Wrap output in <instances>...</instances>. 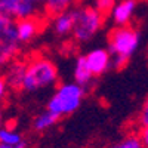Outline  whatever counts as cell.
<instances>
[{
    "mask_svg": "<svg viewBox=\"0 0 148 148\" xmlns=\"http://www.w3.org/2000/svg\"><path fill=\"white\" fill-rule=\"evenodd\" d=\"M58 82V68L49 58L43 55L33 56L27 62L25 79L22 83V90L36 92L55 86Z\"/></svg>",
    "mask_w": 148,
    "mask_h": 148,
    "instance_id": "obj_1",
    "label": "cell"
},
{
    "mask_svg": "<svg viewBox=\"0 0 148 148\" xmlns=\"http://www.w3.org/2000/svg\"><path fill=\"white\" fill-rule=\"evenodd\" d=\"M74 27L73 37L79 43H88L98 34L104 25L105 15L99 12L93 5H84L73 9Z\"/></svg>",
    "mask_w": 148,
    "mask_h": 148,
    "instance_id": "obj_2",
    "label": "cell"
},
{
    "mask_svg": "<svg viewBox=\"0 0 148 148\" xmlns=\"http://www.w3.org/2000/svg\"><path fill=\"white\" fill-rule=\"evenodd\" d=\"M86 95V88L76 82L59 84L47 102V110L59 117L76 113Z\"/></svg>",
    "mask_w": 148,
    "mask_h": 148,
    "instance_id": "obj_3",
    "label": "cell"
},
{
    "mask_svg": "<svg viewBox=\"0 0 148 148\" xmlns=\"http://www.w3.org/2000/svg\"><path fill=\"white\" fill-rule=\"evenodd\" d=\"M141 36L136 28L127 25H117L110 31L108 36V51L111 55L132 56L139 46Z\"/></svg>",
    "mask_w": 148,
    "mask_h": 148,
    "instance_id": "obj_4",
    "label": "cell"
},
{
    "mask_svg": "<svg viewBox=\"0 0 148 148\" xmlns=\"http://www.w3.org/2000/svg\"><path fill=\"white\" fill-rule=\"evenodd\" d=\"M0 10L15 21L39 16L40 5L33 0H0Z\"/></svg>",
    "mask_w": 148,
    "mask_h": 148,
    "instance_id": "obj_5",
    "label": "cell"
},
{
    "mask_svg": "<svg viewBox=\"0 0 148 148\" xmlns=\"http://www.w3.org/2000/svg\"><path fill=\"white\" fill-rule=\"evenodd\" d=\"M21 49V40L16 33V27L8 33L0 34V68L10 64Z\"/></svg>",
    "mask_w": 148,
    "mask_h": 148,
    "instance_id": "obj_6",
    "label": "cell"
},
{
    "mask_svg": "<svg viewBox=\"0 0 148 148\" xmlns=\"http://www.w3.org/2000/svg\"><path fill=\"white\" fill-rule=\"evenodd\" d=\"M86 61H88V65L95 77L102 76L110 70V67H113V55L108 49L102 47H96L88 52L86 53Z\"/></svg>",
    "mask_w": 148,
    "mask_h": 148,
    "instance_id": "obj_7",
    "label": "cell"
},
{
    "mask_svg": "<svg viewBox=\"0 0 148 148\" xmlns=\"http://www.w3.org/2000/svg\"><path fill=\"white\" fill-rule=\"evenodd\" d=\"M40 30H42V21L39 19V16L24 18L16 21V33L21 43H30L40 33Z\"/></svg>",
    "mask_w": 148,
    "mask_h": 148,
    "instance_id": "obj_8",
    "label": "cell"
},
{
    "mask_svg": "<svg viewBox=\"0 0 148 148\" xmlns=\"http://www.w3.org/2000/svg\"><path fill=\"white\" fill-rule=\"evenodd\" d=\"M136 0H120L111 10V19L116 25H127L130 22L135 10H136Z\"/></svg>",
    "mask_w": 148,
    "mask_h": 148,
    "instance_id": "obj_9",
    "label": "cell"
},
{
    "mask_svg": "<svg viewBox=\"0 0 148 148\" xmlns=\"http://www.w3.org/2000/svg\"><path fill=\"white\" fill-rule=\"evenodd\" d=\"M25 70H27V62H22V61H12L10 64H8L5 79L9 88L15 90L22 89V83L25 79Z\"/></svg>",
    "mask_w": 148,
    "mask_h": 148,
    "instance_id": "obj_10",
    "label": "cell"
},
{
    "mask_svg": "<svg viewBox=\"0 0 148 148\" xmlns=\"http://www.w3.org/2000/svg\"><path fill=\"white\" fill-rule=\"evenodd\" d=\"M73 76H74V82L88 88L90 86V83L93 82V74L88 65V61H86V55H82L76 59V64H74V71H73Z\"/></svg>",
    "mask_w": 148,
    "mask_h": 148,
    "instance_id": "obj_11",
    "label": "cell"
},
{
    "mask_svg": "<svg viewBox=\"0 0 148 148\" xmlns=\"http://www.w3.org/2000/svg\"><path fill=\"white\" fill-rule=\"evenodd\" d=\"M73 27H74L73 9L61 12V14L53 16V30L59 37H64V36H68L70 33H73Z\"/></svg>",
    "mask_w": 148,
    "mask_h": 148,
    "instance_id": "obj_12",
    "label": "cell"
},
{
    "mask_svg": "<svg viewBox=\"0 0 148 148\" xmlns=\"http://www.w3.org/2000/svg\"><path fill=\"white\" fill-rule=\"evenodd\" d=\"M59 119H61V117H59L58 114H55V113H52V111L46 110L45 113H40L39 116L34 119L33 127H34L36 132H45V130H47V129H51L52 126H55Z\"/></svg>",
    "mask_w": 148,
    "mask_h": 148,
    "instance_id": "obj_13",
    "label": "cell"
},
{
    "mask_svg": "<svg viewBox=\"0 0 148 148\" xmlns=\"http://www.w3.org/2000/svg\"><path fill=\"white\" fill-rule=\"evenodd\" d=\"M77 0H46L45 2V10L47 15H58L61 12H65V10H70L71 6L76 3Z\"/></svg>",
    "mask_w": 148,
    "mask_h": 148,
    "instance_id": "obj_14",
    "label": "cell"
},
{
    "mask_svg": "<svg viewBox=\"0 0 148 148\" xmlns=\"http://www.w3.org/2000/svg\"><path fill=\"white\" fill-rule=\"evenodd\" d=\"M22 141V136L15 132L12 127H0V142L2 144H8V145H16Z\"/></svg>",
    "mask_w": 148,
    "mask_h": 148,
    "instance_id": "obj_15",
    "label": "cell"
},
{
    "mask_svg": "<svg viewBox=\"0 0 148 148\" xmlns=\"http://www.w3.org/2000/svg\"><path fill=\"white\" fill-rule=\"evenodd\" d=\"M110 148H145L139 135H127L117 144L111 145Z\"/></svg>",
    "mask_w": 148,
    "mask_h": 148,
    "instance_id": "obj_16",
    "label": "cell"
},
{
    "mask_svg": "<svg viewBox=\"0 0 148 148\" xmlns=\"http://www.w3.org/2000/svg\"><path fill=\"white\" fill-rule=\"evenodd\" d=\"M15 27H16V21H15L14 18H10L9 15L3 14V12L0 10V34L14 30Z\"/></svg>",
    "mask_w": 148,
    "mask_h": 148,
    "instance_id": "obj_17",
    "label": "cell"
},
{
    "mask_svg": "<svg viewBox=\"0 0 148 148\" xmlns=\"http://www.w3.org/2000/svg\"><path fill=\"white\" fill-rule=\"evenodd\" d=\"M116 3H117L116 0H93V6L99 12H102L104 15L111 14V10L116 6Z\"/></svg>",
    "mask_w": 148,
    "mask_h": 148,
    "instance_id": "obj_18",
    "label": "cell"
},
{
    "mask_svg": "<svg viewBox=\"0 0 148 148\" xmlns=\"http://www.w3.org/2000/svg\"><path fill=\"white\" fill-rule=\"evenodd\" d=\"M129 62V56H125V55H113V67L116 70H121L125 68Z\"/></svg>",
    "mask_w": 148,
    "mask_h": 148,
    "instance_id": "obj_19",
    "label": "cell"
},
{
    "mask_svg": "<svg viewBox=\"0 0 148 148\" xmlns=\"http://www.w3.org/2000/svg\"><path fill=\"white\" fill-rule=\"evenodd\" d=\"M139 125H141V127H148V98L145 99L142 110L139 113Z\"/></svg>",
    "mask_w": 148,
    "mask_h": 148,
    "instance_id": "obj_20",
    "label": "cell"
},
{
    "mask_svg": "<svg viewBox=\"0 0 148 148\" xmlns=\"http://www.w3.org/2000/svg\"><path fill=\"white\" fill-rule=\"evenodd\" d=\"M8 88H9V84H8L5 76H0V104L5 101V98L8 95Z\"/></svg>",
    "mask_w": 148,
    "mask_h": 148,
    "instance_id": "obj_21",
    "label": "cell"
},
{
    "mask_svg": "<svg viewBox=\"0 0 148 148\" xmlns=\"http://www.w3.org/2000/svg\"><path fill=\"white\" fill-rule=\"evenodd\" d=\"M139 136L145 145V148H148V127H142L141 132H139Z\"/></svg>",
    "mask_w": 148,
    "mask_h": 148,
    "instance_id": "obj_22",
    "label": "cell"
},
{
    "mask_svg": "<svg viewBox=\"0 0 148 148\" xmlns=\"http://www.w3.org/2000/svg\"><path fill=\"white\" fill-rule=\"evenodd\" d=\"M12 148H27V142L22 139L19 144H16V145H12Z\"/></svg>",
    "mask_w": 148,
    "mask_h": 148,
    "instance_id": "obj_23",
    "label": "cell"
},
{
    "mask_svg": "<svg viewBox=\"0 0 148 148\" xmlns=\"http://www.w3.org/2000/svg\"><path fill=\"white\" fill-rule=\"evenodd\" d=\"M0 127H3V114H2V110H0Z\"/></svg>",
    "mask_w": 148,
    "mask_h": 148,
    "instance_id": "obj_24",
    "label": "cell"
},
{
    "mask_svg": "<svg viewBox=\"0 0 148 148\" xmlns=\"http://www.w3.org/2000/svg\"><path fill=\"white\" fill-rule=\"evenodd\" d=\"M33 2H36V3H39L40 6H43V5H45V2H46V0H33Z\"/></svg>",
    "mask_w": 148,
    "mask_h": 148,
    "instance_id": "obj_25",
    "label": "cell"
},
{
    "mask_svg": "<svg viewBox=\"0 0 148 148\" xmlns=\"http://www.w3.org/2000/svg\"><path fill=\"white\" fill-rule=\"evenodd\" d=\"M0 148H12V145H8V144H2V142H0Z\"/></svg>",
    "mask_w": 148,
    "mask_h": 148,
    "instance_id": "obj_26",
    "label": "cell"
}]
</instances>
